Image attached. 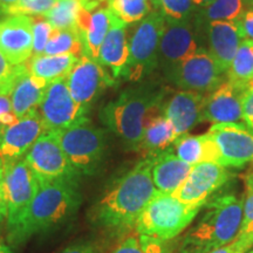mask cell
<instances>
[{
	"mask_svg": "<svg viewBox=\"0 0 253 253\" xmlns=\"http://www.w3.org/2000/svg\"><path fill=\"white\" fill-rule=\"evenodd\" d=\"M38 112L46 131L62 130L86 118L69 93L66 78L50 82Z\"/></svg>",
	"mask_w": 253,
	"mask_h": 253,
	"instance_id": "4fadbf2b",
	"label": "cell"
},
{
	"mask_svg": "<svg viewBox=\"0 0 253 253\" xmlns=\"http://www.w3.org/2000/svg\"><path fill=\"white\" fill-rule=\"evenodd\" d=\"M19 66L11 65V62L6 59V56L0 50V88L8 84L11 80H13V78L18 73Z\"/></svg>",
	"mask_w": 253,
	"mask_h": 253,
	"instance_id": "74e56055",
	"label": "cell"
},
{
	"mask_svg": "<svg viewBox=\"0 0 253 253\" xmlns=\"http://www.w3.org/2000/svg\"><path fill=\"white\" fill-rule=\"evenodd\" d=\"M45 126L39 112H33L0 132V158L2 163L24 158L32 145L45 132Z\"/></svg>",
	"mask_w": 253,
	"mask_h": 253,
	"instance_id": "e0dca14e",
	"label": "cell"
},
{
	"mask_svg": "<svg viewBox=\"0 0 253 253\" xmlns=\"http://www.w3.org/2000/svg\"><path fill=\"white\" fill-rule=\"evenodd\" d=\"M172 150L179 160L192 167L202 162L220 164L219 148L209 134L179 136L173 143Z\"/></svg>",
	"mask_w": 253,
	"mask_h": 253,
	"instance_id": "cb8c5ba5",
	"label": "cell"
},
{
	"mask_svg": "<svg viewBox=\"0 0 253 253\" xmlns=\"http://www.w3.org/2000/svg\"><path fill=\"white\" fill-rule=\"evenodd\" d=\"M207 95L181 90L173 94L163 106V115L171 122L176 134H188L198 123L203 122V108Z\"/></svg>",
	"mask_w": 253,
	"mask_h": 253,
	"instance_id": "ffe728a7",
	"label": "cell"
},
{
	"mask_svg": "<svg viewBox=\"0 0 253 253\" xmlns=\"http://www.w3.org/2000/svg\"><path fill=\"white\" fill-rule=\"evenodd\" d=\"M253 163V162H252ZM245 185H253V166L245 176Z\"/></svg>",
	"mask_w": 253,
	"mask_h": 253,
	"instance_id": "bcb514c9",
	"label": "cell"
},
{
	"mask_svg": "<svg viewBox=\"0 0 253 253\" xmlns=\"http://www.w3.org/2000/svg\"><path fill=\"white\" fill-rule=\"evenodd\" d=\"M150 2L153 4L154 7H156V8L160 7V0H150Z\"/></svg>",
	"mask_w": 253,
	"mask_h": 253,
	"instance_id": "c3c4849f",
	"label": "cell"
},
{
	"mask_svg": "<svg viewBox=\"0 0 253 253\" xmlns=\"http://www.w3.org/2000/svg\"><path fill=\"white\" fill-rule=\"evenodd\" d=\"M32 171L40 182L56 179H80L73 170L54 132L45 131L25 155Z\"/></svg>",
	"mask_w": 253,
	"mask_h": 253,
	"instance_id": "30bf717a",
	"label": "cell"
},
{
	"mask_svg": "<svg viewBox=\"0 0 253 253\" xmlns=\"http://www.w3.org/2000/svg\"><path fill=\"white\" fill-rule=\"evenodd\" d=\"M251 253H253V252H251Z\"/></svg>",
	"mask_w": 253,
	"mask_h": 253,
	"instance_id": "f907efd6",
	"label": "cell"
},
{
	"mask_svg": "<svg viewBox=\"0 0 253 253\" xmlns=\"http://www.w3.org/2000/svg\"><path fill=\"white\" fill-rule=\"evenodd\" d=\"M167 21L158 11L150 12L136 25L128 40V59L121 77L140 82L158 67V48Z\"/></svg>",
	"mask_w": 253,
	"mask_h": 253,
	"instance_id": "52a82bcc",
	"label": "cell"
},
{
	"mask_svg": "<svg viewBox=\"0 0 253 253\" xmlns=\"http://www.w3.org/2000/svg\"><path fill=\"white\" fill-rule=\"evenodd\" d=\"M207 36L208 53L223 73L229 71L242 41L245 39L239 20L212 21L197 32Z\"/></svg>",
	"mask_w": 253,
	"mask_h": 253,
	"instance_id": "ac0fdd59",
	"label": "cell"
},
{
	"mask_svg": "<svg viewBox=\"0 0 253 253\" xmlns=\"http://www.w3.org/2000/svg\"><path fill=\"white\" fill-rule=\"evenodd\" d=\"M158 8H161V13L169 24L190 20L197 12L192 0H160Z\"/></svg>",
	"mask_w": 253,
	"mask_h": 253,
	"instance_id": "d6a6232c",
	"label": "cell"
},
{
	"mask_svg": "<svg viewBox=\"0 0 253 253\" xmlns=\"http://www.w3.org/2000/svg\"><path fill=\"white\" fill-rule=\"evenodd\" d=\"M177 138L178 135L176 134L171 122L163 114H156L145 125L138 151L143 153L144 157L156 156L171 148Z\"/></svg>",
	"mask_w": 253,
	"mask_h": 253,
	"instance_id": "d4e9b609",
	"label": "cell"
},
{
	"mask_svg": "<svg viewBox=\"0 0 253 253\" xmlns=\"http://www.w3.org/2000/svg\"><path fill=\"white\" fill-rule=\"evenodd\" d=\"M46 55H66L71 54L78 58L86 54L84 46L78 31H58L55 30L50 38L46 48Z\"/></svg>",
	"mask_w": 253,
	"mask_h": 253,
	"instance_id": "f546056e",
	"label": "cell"
},
{
	"mask_svg": "<svg viewBox=\"0 0 253 253\" xmlns=\"http://www.w3.org/2000/svg\"><path fill=\"white\" fill-rule=\"evenodd\" d=\"M33 19L8 15L0 19V50L11 65H24L33 55Z\"/></svg>",
	"mask_w": 253,
	"mask_h": 253,
	"instance_id": "2e32d148",
	"label": "cell"
},
{
	"mask_svg": "<svg viewBox=\"0 0 253 253\" xmlns=\"http://www.w3.org/2000/svg\"><path fill=\"white\" fill-rule=\"evenodd\" d=\"M80 6L81 0H59L42 17L54 30L78 31Z\"/></svg>",
	"mask_w": 253,
	"mask_h": 253,
	"instance_id": "83f0119b",
	"label": "cell"
},
{
	"mask_svg": "<svg viewBox=\"0 0 253 253\" xmlns=\"http://www.w3.org/2000/svg\"><path fill=\"white\" fill-rule=\"evenodd\" d=\"M194 1V4L196 5V7H201L203 8L205 6L210 5L211 2H213L214 0H192Z\"/></svg>",
	"mask_w": 253,
	"mask_h": 253,
	"instance_id": "f6af8a7d",
	"label": "cell"
},
{
	"mask_svg": "<svg viewBox=\"0 0 253 253\" xmlns=\"http://www.w3.org/2000/svg\"><path fill=\"white\" fill-rule=\"evenodd\" d=\"M210 253H239V252L236 248L235 243H231V244H229V245L221 246V248H219V249L213 250V251H211Z\"/></svg>",
	"mask_w": 253,
	"mask_h": 253,
	"instance_id": "ee69618b",
	"label": "cell"
},
{
	"mask_svg": "<svg viewBox=\"0 0 253 253\" xmlns=\"http://www.w3.org/2000/svg\"><path fill=\"white\" fill-rule=\"evenodd\" d=\"M204 213L179 243V253H210L235 242L243 220L244 202L235 194L208 201Z\"/></svg>",
	"mask_w": 253,
	"mask_h": 253,
	"instance_id": "277c9868",
	"label": "cell"
},
{
	"mask_svg": "<svg viewBox=\"0 0 253 253\" xmlns=\"http://www.w3.org/2000/svg\"><path fill=\"white\" fill-rule=\"evenodd\" d=\"M0 253H13V252H12V250L9 249V246H7L4 242L0 240Z\"/></svg>",
	"mask_w": 253,
	"mask_h": 253,
	"instance_id": "7dc6e473",
	"label": "cell"
},
{
	"mask_svg": "<svg viewBox=\"0 0 253 253\" xmlns=\"http://www.w3.org/2000/svg\"><path fill=\"white\" fill-rule=\"evenodd\" d=\"M154 156L144 157L104 192L93 209L96 225L110 232L135 227L138 217L157 194L151 176Z\"/></svg>",
	"mask_w": 253,
	"mask_h": 253,
	"instance_id": "6da1fadb",
	"label": "cell"
},
{
	"mask_svg": "<svg viewBox=\"0 0 253 253\" xmlns=\"http://www.w3.org/2000/svg\"><path fill=\"white\" fill-rule=\"evenodd\" d=\"M238 20L240 23V26H242L245 39L253 40V8L244 12Z\"/></svg>",
	"mask_w": 253,
	"mask_h": 253,
	"instance_id": "ab89813d",
	"label": "cell"
},
{
	"mask_svg": "<svg viewBox=\"0 0 253 253\" xmlns=\"http://www.w3.org/2000/svg\"><path fill=\"white\" fill-rule=\"evenodd\" d=\"M54 132L77 175L93 176L102 166L107 140L103 129L82 118L68 128Z\"/></svg>",
	"mask_w": 253,
	"mask_h": 253,
	"instance_id": "5b68a950",
	"label": "cell"
},
{
	"mask_svg": "<svg viewBox=\"0 0 253 253\" xmlns=\"http://www.w3.org/2000/svg\"><path fill=\"white\" fill-rule=\"evenodd\" d=\"M226 73L227 80L243 86L253 80V40L242 41Z\"/></svg>",
	"mask_w": 253,
	"mask_h": 253,
	"instance_id": "f1b7e54d",
	"label": "cell"
},
{
	"mask_svg": "<svg viewBox=\"0 0 253 253\" xmlns=\"http://www.w3.org/2000/svg\"><path fill=\"white\" fill-rule=\"evenodd\" d=\"M80 58L75 55H33L28 60L26 67L34 77L52 82L56 79L66 78Z\"/></svg>",
	"mask_w": 253,
	"mask_h": 253,
	"instance_id": "484cf974",
	"label": "cell"
},
{
	"mask_svg": "<svg viewBox=\"0 0 253 253\" xmlns=\"http://www.w3.org/2000/svg\"><path fill=\"white\" fill-rule=\"evenodd\" d=\"M243 120L253 130V80L246 84L243 96Z\"/></svg>",
	"mask_w": 253,
	"mask_h": 253,
	"instance_id": "8d00e7d4",
	"label": "cell"
},
{
	"mask_svg": "<svg viewBox=\"0 0 253 253\" xmlns=\"http://www.w3.org/2000/svg\"><path fill=\"white\" fill-rule=\"evenodd\" d=\"M126 24L112 13L110 26L101 45L97 62L114 80L121 77V73L128 59V38Z\"/></svg>",
	"mask_w": 253,
	"mask_h": 253,
	"instance_id": "7402d4cb",
	"label": "cell"
},
{
	"mask_svg": "<svg viewBox=\"0 0 253 253\" xmlns=\"http://www.w3.org/2000/svg\"><path fill=\"white\" fill-rule=\"evenodd\" d=\"M220 151V166L242 168L253 162V130L242 123H217L209 129Z\"/></svg>",
	"mask_w": 253,
	"mask_h": 253,
	"instance_id": "5bb4252c",
	"label": "cell"
},
{
	"mask_svg": "<svg viewBox=\"0 0 253 253\" xmlns=\"http://www.w3.org/2000/svg\"><path fill=\"white\" fill-rule=\"evenodd\" d=\"M231 173L225 167L214 162H202L192 167L173 197L186 205L204 207L209 198L229 181Z\"/></svg>",
	"mask_w": 253,
	"mask_h": 253,
	"instance_id": "7c38bea8",
	"label": "cell"
},
{
	"mask_svg": "<svg viewBox=\"0 0 253 253\" xmlns=\"http://www.w3.org/2000/svg\"><path fill=\"white\" fill-rule=\"evenodd\" d=\"M245 87L227 80L205 97L203 120L217 123L243 121V96Z\"/></svg>",
	"mask_w": 253,
	"mask_h": 253,
	"instance_id": "d6986e66",
	"label": "cell"
},
{
	"mask_svg": "<svg viewBox=\"0 0 253 253\" xmlns=\"http://www.w3.org/2000/svg\"><path fill=\"white\" fill-rule=\"evenodd\" d=\"M112 13L123 23L132 24L141 21L150 13V0H107Z\"/></svg>",
	"mask_w": 253,
	"mask_h": 253,
	"instance_id": "4dcf8cb0",
	"label": "cell"
},
{
	"mask_svg": "<svg viewBox=\"0 0 253 253\" xmlns=\"http://www.w3.org/2000/svg\"><path fill=\"white\" fill-rule=\"evenodd\" d=\"M167 90L157 82L126 88L101 109L100 120L119 137L126 150L138 151L147 122L163 112Z\"/></svg>",
	"mask_w": 253,
	"mask_h": 253,
	"instance_id": "7a4b0ae2",
	"label": "cell"
},
{
	"mask_svg": "<svg viewBox=\"0 0 253 253\" xmlns=\"http://www.w3.org/2000/svg\"><path fill=\"white\" fill-rule=\"evenodd\" d=\"M112 253H144V251L141 246L140 238L129 236L123 239Z\"/></svg>",
	"mask_w": 253,
	"mask_h": 253,
	"instance_id": "f35d334b",
	"label": "cell"
},
{
	"mask_svg": "<svg viewBox=\"0 0 253 253\" xmlns=\"http://www.w3.org/2000/svg\"><path fill=\"white\" fill-rule=\"evenodd\" d=\"M140 243L144 253H175L164 240L153 238V237L140 236Z\"/></svg>",
	"mask_w": 253,
	"mask_h": 253,
	"instance_id": "d590c367",
	"label": "cell"
},
{
	"mask_svg": "<svg viewBox=\"0 0 253 253\" xmlns=\"http://www.w3.org/2000/svg\"><path fill=\"white\" fill-rule=\"evenodd\" d=\"M66 81L72 97L86 116L101 93L114 84V79L102 66L87 54L78 60L66 77Z\"/></svg>",
	"mask_w": 253,
	"mask_h": 253,
	"instance_id": "8fae6325",
	"label": "cell"
},
{
	"mask_svg": "<svg viewBox=\"0 0 253 253\" xmlns=\"http://www.w3.org/2000/svg\"><path fill=\"white\" fill-rule=\"evenodd\" d=\"M250 1H251V2H252V4H253V0H250Z\"/></svg>",
	"mask_w": 253,
	"mask_h": 253,
	"instance_id": "681fc988",
	"label": "cell"
},
{
	"mask_svg": "<svg viewBox=\"0 0 253 253\" xmlns=\"http://www.w3.org/2000/svg\"><path fill=\"white\" fill-rule=\"evenodd\" d=\"M49 84L31 74L25 63L20 65L11 90V103L14 115L20 119L37 112Z\"/></svg>",
	"mask_w": 253,
	"mask_h": 253,
	"instance_id": "44dd1931",
	"label": "cell"
},
{
	"mask_svg": "<svg viewBox=\"0 0 253 253\" xmlns=\"http://www.w3.org/2000/svg\"><path fill=\"white\" fill-rule=\"evenodd\" d=\"M4 182L7 230L11 231L23 217L39 188V179L24 158L4 164Z\"/></svg>",
	"mask_w": 253,
	"mask_h": 253,
	"instance_id": "9c48e42d",
	"label": "cell"
},
{
	"mask_svg": "<svg viewBox=\"0 0 253 253\" xmlns=\"http://www.w3.org/2000/svg\"><path fill=\"white\" fill-rule=\"evenodd\" d=\"M199 48L203 47L198 43L194 18L183 23H167L158 48V67L166 77L179 62Z\"/></svg>",
	"mask_w": 253,
	"mask_h": 253,
	"instance_id": "9a60e30c",
	"label": "cell"
},
{
	"mask_svg": "<svg viewBox=\"0 0 253 253\" xmlns=\"http://www.w3.org/2000/svg\"><path fill=\"white\" fill-rule=\"evenodd\" d=\"M244 13L243 0H214L210 5L197 9L194 15L196 31L199 32L212 21L237 20Z\"/></svg>",
	"mask_w": 253,
	"mask_h": 253,
	"instance_id": "4316f807",
	"label": "cell"
},
{
	"mask_svg": "<svg viewBox=\"0 0 253 253\" xmlns=\"http://www.w3.org/2000/svg\"><path fill=\"white\" fill-rule=\"evenodd\" d=\"M7 216V207H6L5 182H4V163L0 158V223H2Z\"/></svg>",
	"mask_w": 253,
	"mask_h": 253,
	"instance_id": "60d3db41",
	"label": "cell"
},
{
	"mask_svg": "<svg viewBox=\"0 0 253 253\" xmlns=\"http://www.w3.org/2000/svg\"><path fill=\"white\" fill-rule=\"evenodd\" d=\"M33 19V55L43 54V50L46 48V45L48 43L53 33H54V28L45 20L42 15H36L32 17ZM32 55V56H33Z\"/></svg>",
	"mask_w": 253,
	"mask_h": 253,
	"instance_id": "e575fe53",
	"label": "cell"
},
{
	"mask_svg": "<svg viewBox=\"0 0 253 253\" xmlns=\"http://www.w3.org/2000/svg\"><path fill=\"white\" fill-rule=\"evenodd\" d=\"M81 204L78 179L40 182L31 204L8 236L13 244L49 232L71 219Z\"/></svg>",
	"mask_w": 253,
	"mask_h": 253,
	"instance_id": "3957f363",
	"label": "cell"
},
{
	"mask_svg": "<svg viewBox=\"0 0 253 253\" xmlns=\"http://www.w3.org/2000/svg\"><path fill=\"white\" fill-rule=\"evenodd\" d=\"M192 166L183 162L173 153L172 148L154 156L151 176L155 188L160 192L173 194L191 171Z\"/></svg>",
	"mask_w": 253,
	"mask_h": 253,
	"instance_id": "603a6c76",
	"label": "cell"
},
{
	"mask_svg": "<svg viewBox=\"0 0 253 253\" xmlns=\"http://www.w3.org/2000/svg\"><path fill=\"white\" fill-rule=\"evenodd\" d=\"M59 0H19L14 6L8 9V15H30V17H36V15H43L54 6Z\"/></svg>",
	"mask_w": 253,
	"mask_h": 253,
	"instance_id": "836d02e7",
	"label": "cell"
},
{
	"mask_svg": "<svg viewBox=\"0 0 253 253\" xmlns=\"http://www.w3.org/2000/svg\"><path fill=\"white\" fill-rule=\"evenodd\" d=\"M19 0H0V17L4 18L7 14L8 9L14 6Z\"/></svg>",
	"mask_w": 253,
	"mask_h": 253,
	"instance_id": "7bdbcfd3",
	"label": "cell"
},
{
	"mask_svg": "<svg viewBox=\"0 0 253 253\" xmlns=\"http://www.w3.org/2000/svg\"><path fill=\"white\" fill-rule=\"evenodd\" d=\"M56 253H97V251L89 243H74Z\"/></svg>",
	"mask_w": 253,
	"mask_h": 253,
	"instance_id": "b9f144b4",
	"label": "cell"
},
{
	"mask_svg": "<svg viewBox=\"0 0 253 253\" xmlns=\"http://www.w3.org/2000/svg\"><path fill=\"white\" fill-rule=\"evenodd\" d=\"M233 243L239 253H246L253 246V185H246L242 225Z\"/></svg>",
	"mask_w": 253,
	"mask_h": 253,
	"instance_id": "1f68e13d",
	"label": "cell"
},
{
	"mask_svg": "<svg viewBox=\"0 0 253 253\" xmlns=\"http://www.w3.org/2000/svg\"><path fill=\"white\" fill-rule=\"evenodd\" d=\"M223 74L208 50L199 48L179 62L166 78L179 89L207 95L223 84Z\"/></svg>",
	"mask_w": 253,
	"mask_h": 253,
	"instance_id": "ba28073f",
	"label": "cell"
},
{
	"mask_svg": "<svg viewBox=\"0 0 253 253\" xmlns=\"http://www.w3.org/2000/svg\"><path fill=\"white\" fill-rule=\"evenodd\" d=\"M203 207L186 205L171 194L158 191L135 224L136 232L160 240H170L182 233Z\"/></svg>",
	"mask_w": 253,
	"mask_h": 253,
	"instance_id": "8992f818",
	"label": "cell"
}]
</instances>
